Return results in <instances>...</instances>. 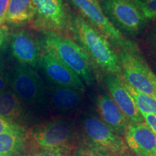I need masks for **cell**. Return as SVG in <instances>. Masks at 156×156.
Wrapping results in <instances>:
<instances>
[{"label":"cell","mask_w":156,"mask_h":156,"mask_svg":"<svg viewBox=\"0 0 156 156\" xmlns=\"http://www.w3.org/2000/svg\"><path fill=\"white\" fill-rule=\"evenodd\" d=\"M68 31L73 39L86 52L95 68L103 73L121 75L117 51L103 34L79 13H71Z\"/></svg>","instance_id":"cell-1"},{"label":"cell","mask_w":156,"mask_h":156,"mask_svg":"<svg viewBox=\"0 0 156 156\" xmlns=\"http://www.w3.org/2000/svg\"><path fill=\"white\" fill-rule=\"evenodd\" d=\"M43 48L61 60L86 85L95 83L94 66L88 55L73 38L57 33H45Z\"/></svg>","instance_id":"cell-2"},{"label":"cell","mask_w":156,"mask_h":156,"mask_svg":"<svg viewBox=\"0 0 156 156\" xmlns=\"http://www.w3.org/2000/svg\"><path fill=\"white\" fill-rule=\"evenodd\" d=\"M116 51L123 80L134 89L156 98V75L137 46L127 39L125 44Z\"/></svg>","instance_id":"cell-3"},{"label":"cell","mask_w":156,"mask_h":156,"mask_svg":"<svg viewBox=\"0 0 156 156\" xmlns=\"http://www.w3.org/2000/svg\"><path fill=\"white\" fill-rule=\"evenodd\" d=\"M28 136L38 149L72 152L81 142L75 121L71 119H56L43 123L33 129Z\"/></svg>","instance_id":"cell-4"},{"label":"cell","mask_w":156,"mask_h":156,"mask_svg":"<svg viewBox=\"0 0 156 156\" xmlns=\"http://www.w3.org/2000/svg\"><path fill=\"white\" fill-rule=\"evenodd\" d=\"M108 20L124 38H136L142 34L150 20L136 0H98Z\"/></svg>","instance_id":"cell-5"},{"label":"cell","mask_w":156,"mask_h":156,"mask_svg":"<svg viewBox=\"0 0 156 156\" xmlns=\"http://www.w3.org/2000/svg\"><path fill=\"white\" fill-rule=\"evenodd\" d=\"M80 128L84 143L106 155L129 152L124 138L114 133L95 115L89 113L84 114Z\"/></svg>","instance_id":"cell-6"},{"label":"cell","mask_w":156,"mask_h":156,"mask_svg":"<svg viewBox=\"0 0 156 156\" xmlns=\"http://www.w3.org/2000/svg\"><path fill=\"white\" fill-rule=\"evenodd\" d=\"M36 16L31 28L43 33L63 34L68 31L71 12L66 0H32Z\"/></svg>","instance_id":"cell-7"},{"label":"cell","mask_w":156,"mask_h":156,"mask_svg":"<svg viewBox=\"0 0 156 156\" xmlns=\"http://www.w3.org/2000/svg\"><path fill=\"white\" fill-rule=\"evenodd\" d=\"M10 81L13 92L21 101L39 106L48 103L47 85L34 67L18 64L13 70Z\"/></svg>","instance_id":"cell-8"},{"label":"cell","mask_w":156,"mask_h":156,"mask_svg":"<svg viewBox=\"0 0 156 156\" xmlns=\"http://www.w3.org/2000/svg\"><path fill=\"white\" fill-rule=\"evenodd\" d=\"M82 17L91 25L98 30L109 41L114 47L117 48L125 44L127 39L114 28L95 0H66Z\"/></svg>","instance_id":"cell-9"},{"label":"cell","mask_w":156,"mask_h":156,"mask_svg":"<svg viewBox=\"0 0 156 156\" xmlns=\"http://www.w3.org/2000/svg\"><path fill=\"white\" fill-rule=\"evenodd\" d=\"M38 64L53 85L74 87L85 92V83L80 78L61 60L44 48Z\"/></svg>","instance_id":"cell-10"},{"label":"cell","mask_w":156,"mask_h":156,"mask_svg":"<svg viewBox=\"0 0 156 156\" xmlns=\"http://www.w3.org/2000/svg\"><path fill=\"white\" fill-rule=\"evenodd\" d=\"M103 86L129 121L143 122L144 119L134 104L133 99L123 83L122 76L103 73L101 76Z\"/></svg>","instance_id":"cell-11"},{"label":"cell","mask_w":156,"mask_h":156,"mask_svg":"<svg viewBox=\"0 0 156 156\" xmlns=\"http://www.w3.org/2000/svg\"><path fill=\"white\" fill-rule=\"evenodd\" d=\"M94 103L100 119L114 133L124 136L129 120L106 90L102 87L98 90L95 94Z\"/></svg>","instance_id":"cell-12"},{"label":"cell","mask_w":156,"mask_h":156,"mask_svg":"<svg viewBox=\"0 0 156 156\" xmlns=\"http://www.w3.org/2000/svg\"><path fill=\"white\" fill-rule=\"evenodd\" d=\"M11 51L19 64L34 67L38 65L43 52V46L32 33L20 29L11 36Z\"/></svg>","instance_id":"cell-13"},{"label":"cell","mask_w":156,"mask_h":156,"mask_svg":"<svg viewBox=\"0 0 156 156\" xmlns=\"http://www.w3.org/2000/svg\"><path fill=\"white\" fill-rule=\"evenodd\" d=\"M124 137L136 156H156V135L145 122L129 121Z\"/></svg>","instance_id":"cell-14"},{"label":"cell","mask_w":156,"mask_h":156,"mask_svg":"<svg viewBox=\"0 0 156 156\" xmlns=\"http://www.w3.org/2000/svg\"><path fill=\"white\" fill-rule=\"evenodd\" d=\"M83 91L74 87L51 85L47 86L48 103L62 114L77 112L83 104Z\"/></svg>","instance_id":"cell-15"},{"label":"cell","mask_w":156,"mask_h":156,"mask_svg":"<svg viewBox=\"0 0 156 156\" xmlns=\"http://www.w3.org/2000/svg\"><path fill=\"white\" fill-rule=\"evenodd\" d=\"M36 16L32 0H10L6 15V22L12 25L31 23Z\"/></svg>","instance_id":"cell-16"},{"label":"cell","mask_w":156,"mask_h":156,"mask_svg":"<svg viewBox=\"0 0 156 156\" xmlns=\"http://www.w3.org/2000/svg\"><path fill=\"white\" fill-rule=\"evenodd\" d=\"M23 114L22 101L12 90L5 89L0 93V116L17 124Z\"/></svg>","instance_id":"cell-17"},{"label":"cell","mask_w":156,"mask_h":156,"mask_svg":"<svg viewBox=\"0 0 156 156\" xmlns=\"http://www.w3.org/2000/svg\"><path fill=\"white\" fill-rule=\"evenodd\" d=\"M28 135L0 134V156H24Z\"/></svg>","instance_id":"cell-18"},{"label":"cell","mask_w":156,"mask_h":156,"mask_svg":"<svg viewBox=\"0 0 156 156\" xmlns=\"http://www.w3.org/2000/svg\"><path fill=\"white\" fill-rule=\"evenodd\" d=\"M123 83L133 99L134 104L141 114H153L156 116V98L140 92L122 80Z\"/></svg>","instance_id":"cell-19"},{"label":"cell","mask_w":156,"mask_h":156,"mask_svg":"<svg viewBox=\"0 0 156 156\" xmlns=\"http://www.w3.org/2000/svg\"><path fill=\"white\" fill-rule=\"evenodd\" d=\"M12 134L17 135H28L26 130L22 126L6 119L0 116V134Z\"/></svg>","instance_id":"cell-20"},{"label":"cell","mask_w":156,"mask_h":156,"mask_svg":"<svg viewBox=\"0 0 156 156\" xmlns=\"http://www.w3.org/2000/svg\"><path fill=\"white\" fill-rule=\"evenodd\" d=\"M70 156H108L82 142L70 154Z\"/></svg>","instance_id":"cell-21"},{"label":"cell","mask_w":156,"mask_h":156,"mask_svg":"<svg viewBox=\"0 0 156 156\" xmlns=\"http://www.w3.org/2000/svg\"><path fill=\"white\" fill-rule=\"evenodd\" d=\"M147 19L156 20V0H136Z\"/></svg>","instance_id":"cell-22"},{"label":"cell","mask_w":156,"mask_h":156,"mask_svg":"<svg viewBox=\"0 0 156 156\" xmlns=\"http://www.w3.org/2000/svg\"><path fill=\"white\" fill-rule=\"evenodd\" d=\"M72 152L62 149H38L33 156H70Z\"/></svg>","instance_id":"cell-23"},{"label":"cell","mask_w":156,"mask_h":156,"mask_svg":"<svg viewBox=\"0 0 156 156\" xmlns=\"http://www.w3.org/2000/svg\"><path fill=\"white\" fill-rule=\"evenodd\" d=\"M146 43L150 49L156 54V27L148 32L146 37Z\"/></svg>","instance_id":"cell-24"},{"label":"cell","mask_w":156,"mask_h":156,"mask_svg":"<svg viewBox=\"0 0 156 156\" xmlns=\"http://www.w3.org/2000/svg\"><path fill=\"white\" fill-rule=\"evenodd\" d=\"M10 0H0V27L5 25Z\"/></svg>","instance_id":"cell-25"},{"label":"cell","mask_w":156,"mask_h":156,"mask_svg":"<svg viewBox=\"0 0 156 156\" xmlns=\"http://www.w3.org/2000/svg\"><path fill=\"white\" fill-rule=\"evenodd\" d=\"M144 119V122L151 129L153 133L156 135V116L149 114H141Z\"/></svg>","instance_id":"cell-26"},{"label":"cell","mask_w":156,"mask_h":156,"mask_svg":"<svg viewBox=\"0 0 156 156\" xmlns=\"http://www.w3.org/2000/svg\"><path fill=\"white\" fill-rule=\"evenodd\" d=\"M9 36V28L6 25H2L0 27V48L5 46L8 41Z\"/></svg>","instance_id":"cell-27"},{"label":"cell","mask_w":156,"mask_h":156,"mask_svg":"<svg viewBox=\"0 0 156 156\" xmlns=\"http://www.w3.org/2000/svg\"><path fill=\"white\" fill-rule=\"evenodd\" d=\"M10 82V75L8 73L2 72L0 73V93L7 88V85Z\"/></svg>","instance_id":"cell-28"},{"label":"cell","mask_w":156,"mask_h":156,"mask_svg":"<svg viewBox=\"0 0 156 156\" xmlns=\"http://www.w3.org/2000/svg\"><path fill=\"white\" fill-rule=\"evenodd\" d=\"M4 69H5V60L2 55L0 54V73L4 72Z\"/></svg>","instance_id":"cell-29"},{"label":"cell","mask_w":156,"mask_h":156,"mask_svg":"<svg viewBox=\"0 0 156 156\" xmlns=\"http://www.w3.org/2000/svg\"><path fill=\"white\" fill-rule=\"evenodd\" d=\"M108 156H133V155H132L131 153H129V152H127V153L116 154V155H108Z\"/></svg>","instance_id":"cell-30"},{"label":"cell","mask_w":156,"mask_h":156,"mask_svg":"<svg viewBox=\"0 0 156 156\" xmlns=\"http://www.w3.org/2000/svg\"><path fill=\"white\" fill-rule=\"evenodd\" d=\"M95 1H96V2H98V0H95ZM99 3V2H98Z\"/></svg>","instance_id":"cell-31"}]
</instances>
